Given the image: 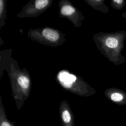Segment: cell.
<instances>
[{
    "label": "cell",
    "mask_w": 126,
    "mask_h": 126,
    "mask_svg": "<svg viewBox=\"0 0 126 126\" xmlns=\"http://www.w3.org/2000/svg\"><path fill=\"white\" fill-rule=\"evenodd\" d=\"M60 118L63 126H75L74 118L66 106L63 107L60 111Z\"/></svg>",
    "instance_id": "cell-1"
},
{
    "label": "cell",
    "mask_w": 126,
    "mask_h": 126,
    "mask_svg": "<svg viewBox=\"0 0 126 126\" xmlns=\"http://www.w3.org/2000/svg\"><path fill=\"white\" fill-rule=\"evenodd\" d=\"M42 33L46 39L52 41L57 40L59 37V33L56 31L51 29L47 28L44 29Z\"/></svg>",
    "instance_id": "cell-2"
},
{
    "label": "cell",
    "mask_w": 126,
    "mask_h": 126,
    "mask_svg": "<svg viewBox=\"0 0 126 126\" xmlns=\"http://www.w3.org/2000/svg\"><path fill=\"white\" fill-rule=\"evenodd\" d=\"M0 126H15L14 122L9 121L6 117L3 109H0Z\"/></svg>",
    "instance_id": "cell-3"
},
{
    "label": "cell",
    "mask_w": 126,
    "mask_h": 126,
    "mask_svg": "<svg viewBox=\"0 0 126 126\" xmlns=\"http://www.w3.org/2000/svg\"><path fill=\"white\" fill-rule=\"evenodd\" d=\"M18 83L19 85L23 88L26 89L28 88L29 86L30 81L27 77L21 76L18 79Z\"/></svg>",
    "instance_id": "cell-4"
},
{
    "label": "cell",
    "mask_w": 126,
    "mask_h": 126,
    "mask_svg": "<svg viewBox=\"0 0 126 126\" xmlns=\"http://www.w3.org/2000/svg\"><path fill=\"white\" fill-rule=\"evenodd\" d=\"M61 11L63 15H70L75 12V9L70 5H65L62 8Z\"/></svg>",
    "instance_id": "cell-5"
},
{
    "label": "cell",
    "mask_w": 126,
    "mask_h": 126,
    "mask_svg": "<svg viewBox=\"0 0 126 126\" xmlns=\"http://www.w3.org/2000/svg\"><path fill=\"white\" fill-rule=\"evenodd\" d=\"M105 43L109 47L115 48L118 45V41L113 37H109L106 40Z\"/></svg>",
    "instance_id": "cell-6"
},
{
    "label": "cell",
    "mask_w": 126,
    "mask_h": 126,
    "mask_svg": "<svg viewBox=\"0 0 126 126\" xmlns=\"http://www.w3.org/2000/svg\"><path fill=\"white\" fill-rule=\"evenodd\" d=\"M48 2V0H36L35 1V6L37 9H42L46 6Z\"/></svg>",
    "instance_id": "cell-7"
},
{
    "label": "cell",
    "mask_w": 126,
    "mask_h": 126,
    "mask_svg": "<svg viewBox=\"0 0 126 126\" xmlns=\"http://www.w3.org/2000/svg\"><path fill=\"white\" fill-rule=\"evenodd\" d=\"M68 75H69V74L67 72H61L59 76V79L61 81V82L70 81L68 79Z\"/></svg>",
    "instance_id": "cell-8"
},
{
    "label": "cell",
    "mask_w": 126,
    "mask_h": 126,
    "mask_svg": "<svg viewBox=\"0 0 126 126\" xmlns=\"http://www.w3.org/2000/svg\"><path fill=\"white\" fill-rule=\"evenodd\" d=\"M123 95L119 93H113L111 94V99L114 101H116V102H118V101H121L122 99H123Z\"/></svg>",
    "instance_id": "cell-9"
},
{
    "label": "cell",
    "mask_w": 126,
    "mask_h": 126,
    "mask_svg": "<svg viewBox=\"0 0 126 126\" xmlns=\"http://www.w3.org/2000/svg\"><path fill=\"white\" fill-rule=\"evenodd\" d=\"M61 84L62 85V86L63 87H64L65 88H70L72 85V82L70 81H67V82H61Z\"/></svg>",
    "instance_id": "cell-10"
},
{
    "label": "cell",
    "mask_w": 126,
    "mask_h": 126,
    "mask_svg": "<svg viewBox=\"0 0 126 126\" xmlns=\"http://www.w3.org/2000/svg\"><path fill=\"white\" fill-rule=\"evenodd\" d=\"M68 79H69V80L70 81H71L72 82H74L76 80V77L74 75H73L72 74H69Z\"/></svg>",
    "instance_id": "cell-11"
},
{
    "label": "cell",
    "mask_w": 126,
    "mask_h": 126,
    "mask_svg": "<svg viewBox=\"0 0 126 126\" xmlns=\"http://www.w3.org/2000/svg\"><path fill=\"white\" fill-rule=\"evenodd\" d=\"M2 8H3V1L2 0H0V13L1 14L2 12Z\"/></svg>",
    "instance_id": "cell-12"
},
{
    "label": "cell",
    "mask_w": 126,
    "mask_h": 126,
    "mask_svg": "<svg viewBox=\"0 0 126 126\" xmlns=\"http://www.w3.org/2000/svg\"><path fill=\"white\" fill-rule=\"evenodd\" d=\"M114 1H115V2H118V3H121L122 2V0H114Z\"/></svg>",
    "instance_id": "cell-13"
}]
</instances>
